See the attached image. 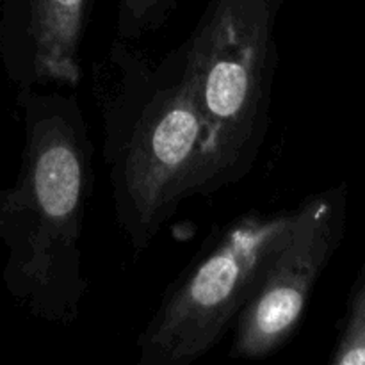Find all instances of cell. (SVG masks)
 Here are the masks:
<instances>
[{"instance_id":"1","label":"cell","mask_w":365,"mask_h":365,"mask_svg":"<svg viewBox=\"0 0 365 365\" xmlns=\"http://www.w3.org/2000/svg\"><path fill=\"white\" fill-rule=\"evenodd\" d=\"M24 114L20 168L0 185L6 291L29 314L68 327L81 316L89 282L84 220L93 191V145L70 88L16 91Z\"/></svg>"},{"instance_id":"2","label":"cell","mask_w":365,"mask_h":365,"mask_svg":"<svg viewBox=\"0 0 365 365\" xmlns=\"http://www.w3.org/2000/svg\"><path fill=\"white\" fill-rule=\"evenodd\" d=\"M114 217L134 253L195 196L203 123L184 46L163 56L114 38L91 66Z\"/></svg>"},{"instance_id":"3","label":"cell","mask_w":365,"mask_h":365,"mask_svg":"<svg viewBox=\"0 0 365 365\" xmlns=\"http://www.w3.org/2000/svg\"><path fill=\"white\" fill-rule=\"evenodd\" d=\"M284 0H210L182 43L203 123L195 196L248 177L271 125Z\"/></svg>"},{"instance_id":"4","label":"cell","mask_w":365,"mask_h":365,"mask_svg":"<svg viewBox=\"0 0 365 365\" xmlns=\"http://www.w3.org/2000/svg\"><path fill=\"white\" fill-rule=\"evenodd\" d=\"M291 210H248L221 228L168 287L138 335L141 365H189L234 328L287 237Z\"/></svg>"},{"instance_id":"5","label":"cell","mask_w":365,"mask_h":365,"mask_svg":"<svg viewBox=\"0 0 365 365\" xmlns=\"http://www.w3.org/2000/svg\"><path fill=\"white\" fill-rule=\"evenodd\" d=\"M346 207V185L317 192L296 207L287 237L235 321L232 359H267L294 337L314 287L342 241Z\"/></svg>"},{"instance_id":"6","label":"cell","mask_w":365,"mask_h":365,"mask_svg":"<svg viewBox=\"0 0 365 365\" xmlns=\"http://www.w3.org/2000/svg\"><path fill=\"white\" fill-rule=\"evenodd\" d=\"M89 0H0V64L16 91L75 89Z\"/></svg>"},{"instance_id":"7","label":"cell","mask_w":365,"mask_h":365,"mask_svg":"<svg viewBox=\"0 0 365 365\" xmlns=\"http://www.w3.org/2000/svg\"><path fill=\"white\" fill-rule=\"evenodd\" d=\"M171 11V0H118L114 38L139 41L163 27Z\"/></svg>"},{"instance_id":"8","label":"cell","mask_w":365,"mask_h":365,"mask_svg":"<svg viewBox=\"0 0 365 365\" xmlns=\"http://www.w3.org/2000/svg\"><path fill=\"white\" fill-rule=\"evenodd\" d=\"M334 365H365V273L353 292L348 317L337 342Z\"/></svg>"}]
</instances>
